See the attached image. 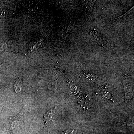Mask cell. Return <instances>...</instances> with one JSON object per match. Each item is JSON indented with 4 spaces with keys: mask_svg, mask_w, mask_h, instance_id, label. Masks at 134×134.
<instances>
[{
    "mask_svg": "<svg viewBox=\"0 0 134 134\" xmlns=\"http://www.w3.org/2000/svg\"><path fill=\"white\" fill-rule=\"evenodd\" d=\"M74 131V130H66L65 132H63L62 133V134H72V133Z\"/></svg>",
    "mask_w": 134,
    "mask_h": 134,
    "instance_id": "cell-4",
    "label": "cell"
},
{
    "mask_svg": "<svg viewBox=\"0 0 134 134\" xmlns=\"http://www.w3.org/2000/svg\"><path fill=\"white\" fill-rule=\"evenodd\" d=\"M7 43H3L2 44H0V51H2L5 48L7 47Z\"/></svg>",
    "mask_w": 134,
    "mask_h": 134,
    "instance_id": "cell-3",
    "label": "cell"
},
{
    "mask_svg": "<svg viewBox=\"0 0 134 134\" xmlns=\"http://www.w3.org/2000/svg\"><path fill=\"white\" fill-rule=\"evenodd\" d=\"M55 108L52 109L48 111L43 116L44 121L46 125H48L49 122L52 121V119L55 112Z\"/></svg>",
    "mask_w": 134,
    "mask_h": 134,
    "instance_id": "cell-1",
    "label": "cell"
},
{
    "mask_svg": "<svg viewBox=\"0 0 134 134\" xmlns=\"http://www.w3.org/2000/svg\"><path fill=\"white\" fill-rule=\"evenodd\" d=\"M22 81L21 79H18L15 84L14 88L16 92L21 91V88Z\"/></svg>",
    "mask_w": 134,
    "mask_h": 134,
    "instance_id": "cell-2",
    "label": "cell"
}]
</instances>
